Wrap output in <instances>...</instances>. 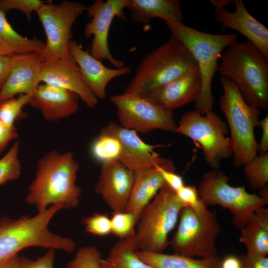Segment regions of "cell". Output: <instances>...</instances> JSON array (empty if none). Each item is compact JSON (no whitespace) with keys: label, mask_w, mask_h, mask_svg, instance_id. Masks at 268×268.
<instances>
[{"label":"cell","mask_w":268,"mask_h":268,"mask_svg":"<svg viewBox=\"0 0 268 268\" xmlns=\"http://www.w3.org/2000/svg\"><path fill=\"white\" fill-rule=\"evenodd\" d=\"M232 0H211L210 2L215 8L226 7L231 2Z\"/></svg>","instance_id":"45"},{"label":"cell","mask_w":268,"mask_h":268,"mask_svg":"<svg viewBox=\"0 0 268 268\" xmlns=\"http://www.w3.org/2000/svg\"><path fill=\"white\" fill-rule=\"evenodd\" d=\"M126 0H96L86 10L91 20L85 25L84 35L87 39L93 36L89 54L98 60H107L116 68L124 67L125 63L116 59L110 51L109 31L115 17L126 20Z\"/></svg>","instance_id":"13"},{"label":"cell","mask_w":268,"mask_h":268,"mask_svg":"<svg viewBox=\"0 0 268 268\" xmlns=\"http://www.w3.org/2000/svg\"><path fill=\"white\" fill-rule=\"evenodd\" d=\"M100 134L111 135L119 140L122 150L118 161L134 172L157 166L175 172L173 161L161 157L154 150L157 146L143 142L134 130L111 122L101 130Z\"/></svg>","instance_id":"14"},{"label":"cell","mask_w":268,"mask_h":268,"mask_svg":"<svg viewBox=\"0 0 268 268\" xmlns=\"http://www.w3.org/2000/svg\"><path fill=\"white\" fill-rule=\"evenodd\" d=\"M199 143L206 163L217 169L222 160L233 155L227 124L212 110L201 115L195 110L184 114L177 124L176 132Z\"/></svg>","instance_id":"11"},{"label":"cell","mask_w":268,"mask_h":268,"mask_svg":"<svg viewBox=\"0 0 268 268\" xmlns=\"http://www.w3.org/2000/svg\"><path fill=\"white\" fill-rule=\"evenodd\" d=\"M86 9L87 6L79 2L64 0L55 4L48 0L36 11L47 37L45 46L39 53L43 62L71 57L68 49L71 28Z\"/></svg>","instance_id":"10"},{"label":"cell","mask_w":268,"mask_h":268,"mask_svg":"<svg viewBox=\"0 0 268 268\" xmlns=\"http://www.w3.org/2000/svg\"><path fill=\"white\" fill-rule=\"evenodd\" d=\"M221 76L232 81L247 103L268 107V58L252 43L236 42L221 55Z\"/></svg>","instance_id":"4"},{"label":"cell","mask_w":268,"mask_h":268,"mask_svg":"<svg viewBox=\"0 0 268 268\" xmlns=\"http://www.w3.org/2000/svg\"><path fill=\"white\" fill-rule=\"evenodd\" d=\"M8 76L0 90V104L17 94H32L40 82L43 61L39 53L10 56Z\"/></svg>","instance_id":"17"},{"label":"cell","mask_w":268,"mask_h":268,"mask_svg":"<svg viewBox=\"0 0 268 268\" xmlns=\"http://www.w3.org/2000/svg\"><path fill=\"white\" fill-rule=\"evenodd\" d=\"M179 223L170 245L175 254L196 258L217 256L215 242L220 227L215 211L205 205L199 209L182 208Z\"/></svg>","instance_id":"8"},{"label":"cell","mask_w":268,"mask_h":268,"mask_svg":"<svg viewBox=\"0 0 268 268\" xmlns=\"http://www.w3.org/2000/svg\"><path fill=\"white\" fill-rule=\"evenodd\" d=\"M134 181V172L118 160L102 163L95 192L113 212L125 211Z\"/></svg>","instance_id":"15"},{"label":"cell","mask_w":268,"mask_h":268,"mask_svg":"<svg viewBox=\"0 0 268 268\" xmlns=\"http://www.w3.org/2000/svg\"><path fill=\"white\" fill-rule=\"evenodd\" d=\"M63 208L64 204L58 203L33 216L26 215L17 219H0V264L29 247L72 253L76 247L74 241L52 232L48 227L54 215Z\"/></svg>","instance_id":"2"},{"label":"cell","mask_w":268,"mask_h":268,"mask_svg":"<svg viewBox=\"0 0 268 268\" xmlns=\"http://www.w3.org/2000/svg\"><path fill=\"white\" fill-rule=\"evenodd\" d=\"M149 168L134 172V181L125 211L139 217L145 206L156 195L149 182Z\"/></svg>","instance_id":"27"},{"label":"cell","mask_w":268,"mask_h":268,"mask_svg":"<svg viewBox=\"0 0 268 268\" xmlns=\"http://www.w3.org/2000/svg\"><path fill=\"white\" fill-rule=\"evenodd\" d=\"M55 250L49 249L42 257L31 260L25 257H19V268H54Z\"/></svg>","instance_id":"37"},{"label":"cell","mask_w":268,"mask_h":268,"mask_svg":"<svg viewBox=\"0 0 268 268\" xmlns=\"http://www.w3.org/2000/svg\"><path fill=\"white\" fill-rule=\"evenodd\" d=\"M223 93L219 105L229 127L231 148L236 167L244 165L258 155L259 143L256 139L255 128L260 126V109L248 104L236 85L221 76Z\"/></svg>","instance_id":"6"},{"label":"cell","mask_w":268,"mask_h":268,"mask_svg":"<svg viewBox=\"0 0 268 268\" xmlns=\"http://www.w3.org/2000/svg\"><path fill=\"white\" fill-rule=\"evenodd\" d=\"M176 194L179 200L185 206L199 209L206 205L200 199L197 189L194 186L184 185L177 191Z\"/></svg>","instance_id":"36"},{"label":"cell","mask_w":268,"mask_h":268,"mask_svg":"<svg viewBox=\"0 0 268 268\" xmlns=\"http://www.w3.org/2000/svg\"><path fill=\"white\" fill-rule=\"evenodd\" d=\"M36 167L35 178L28 188V204L38 212L58 203H63L67 209L79 205L81 190L75 182L79 165L72 152L52 150L38 160Z\"/></svg>","instance_id":"1"},{"label":"cell","mask_w":268,"mask_h":268,"mask_svg":"<svg viewBox=\"0 0 268 268\" xmlns=\"http://www.w3.org/2000/svg\"><path fill=\"white\" fill-rule=\"evenodd\" d=\"M137 250L135 233L114 245L108 255L101 259V268H155L139 258Z\"/></svg>","instance_id":"25"},{"label":"cell","mask_w":268,"mask_h":268,"mask_svg":"<svg viewBox=\"0 0 268 268\" xmlns=\"http://www.w3.org/2000/svg\"><path fill=\"white\" fill-rule=\"evenodd\" d=\"M244 171L250 186L261 189L268 183V153L257 155L244 165Z\"/></svg>","instance_id":"28"},{"label":"cell","mask_w":268,"mask_h":268,"mask_svg":"<svg viewBox=\"0 0 268 268\" xmlns=\"http://www.w3.org/2000/svg\"><path fill=\"white\" fill-rule=\"evenodd\" d=\"M78 99L72 92L45 83L39 85L29 104L41 111L45 121L57 122L76 113Z\"/></svg>","instance_id":"21"},{"label":"cell","mask_w":268,"mask_h":268,"mask_svg":"<svg viewBox=\"0 0 268 268\" xmlns=\"http://www.w3.org/2000/svg\"><path fill=\"white\" fill-rule=\"evenodd\" d=\"M121 145L114 136L99 134L91 147L93 157L103 162L118 160L121 154Z\"/></svg>","instance_id":"29"},{"label":"cell","mask_w":268,"mask_h":268,"mask_svg":"<svg viewBox=\"0 0 268 268\" xmlns=\"http://www.w3.org/2000/svg\"><path fill=\"white\" fill-rule=\"evenodd\" d=\"M44 46L45 43L36 37L29 39L16 32L0 9V47L5 55L39 53Z\"/></svg>","instance_id":"26"},{"label":"cell","mask_w":268,"mask_h":268,"mask_svg":"<svg viewBox=\"0 0 268 268\" xmlns=\"http://www.w3.org/2000/svg\"><path fill=\"white\" fill-rule=\"evenodd\" d=\"M202 89L199 70L187 73L157 89L144 98L165 110L172 111L196 101Z\"/></svg>","instance_id":"20"},{"label":"cell","mask_w":268,"mask_h":268,"mask_svg":"<svg viewBox=\"0 0 268 268\" xmlns=\"http://www.w3.org/2000/svg\"><path fill=\"white\" fill-rule=\"evenodd\" d=\"M10 67V56L0 54V90L8 76Z\"/></svg>","instance_id":"42"},{"label":"cell","mask_w":268,"mask_h":268,"mask_svg":"<svg viewBox=\"0 0 268 268\" xmlns=\"http://www.w3.org/2000/svg\"><path fill=\"white\" fill-rule=\"evenodd\" d=\"M32 94H19L0 104V120L10 128L15 127V122L25 116L23 107L29 104Z\"/></svg>","instance_id":"30"},{"label":"cell","mask_w":268,"mask_h":268,"mask_svg":"<svg viewBox=\"0 0 268 268\" xmlns=\"http://www.w3.org/2000/svg\"><path fill=\"white\" fill-rule=\"evenodd\" d=\"M40 81L74 93L89 107L94 108L97 104L98 99L87 85L72 56L43 62Z\"/></svg>","instance_id":"16"},{"label":"cell","mask_w":268,"mask_h":268,"mask_svg":"<svg viewBox=\"0 0 268 268\" xmlns=\"http://www.w3.org/2000/svg\"><path fill=\"white\" fill-rule=\"evenodd\" d=\"M139 217L135 214L126 211L113 212L110 218L111 234L120 239L128 238L135 233V226Z\"/></svg>","instance_id":"32"},{"label":"cell","mask_w":268,"mask_h":268,"mask_svg":"<svg viewBox=\"0 0 268 268\" xmlns=\"http://www.w3.org/2000/svg\"><path fill=\"white\" fill-rule=\"evenodd\" d=\"M68 49L87 85L97 99H103L106 97V87L111 80L131 71L129 67L116 68L106 67L88 51L82 49L75 41H70Z\"/></svg>","instance_id":"19"},{"label":"cell","mask_w":268,"mask_h":268,"mask_svg":"<svg viewBox=\"0 0 268 268\" xmlns=\"http://www.w3.org/2000/svg\"><path fill=\"white\" fill-rule=\"evenodd\" d=\"M101 253L95 246H86L78 249L67 268H101Z\"/></svg>","instance_id":"33"},{"label":"cell","mask_w":268,"mask_h":268,"mask_svg":"<svg viewBox=\"0 0 268 268\" xmlns=\"http://www.w3.org/2000/svg\"><path fill=\"white\" fill-rule=\"evenodd\" d=\"M220 268H243L241 260L233 255H229L221 260Z\"/></svg>","instance_id":"43"},{"label":"cell","mask_w":268,"mask_h":268,"mask_svg":"<svg viewBox=\"0 0 268 268\" xmlns=\"http://www.w3.org/2000/svg\"><path fill=\"white\" fill-rule=\"evenodd\" d=\"M19 149L20 142L16 141L0 159V186L19 177L21 171L18 158Z\"/></svg>","instance_id":"31"},{"label":"cell","mask_w":268,"mask_h":268,"mask_svg":"<svg viewBox=\"0 0 268 268\" xmlns=\"http://www.w3.org/2000/svg\"><path fill=\"white\" fill-rule=\"evenodd\" d=\"M82 223L85 231L91 234L104 236L111 234V220L107 214L95 212L83 218Z\"/></svg>","instance_id":"34"},{"label":"cell","mask_w":268,"mask_h":268,"mask_svg":"<svg viewBox=\"0 0 268 268\" xmlns=\"http://www.w3.org/2000/svg\"><path fill=\"white\" fill-rule=\"evenodd\" d=\"M197 70L198 65L192 53L171 35L165 43L140 61L124 93L144 98L171 81Z\"/></svg>","instance_id":"3"},{"label":"cell","mask_w":268,"mask_h":268,"mask_svg":"<svg viewBox=\"0 0 268 268\" xmlns=\"http://www.w3.org/2000/svg\"><path fill=\"white\" fill-rule=\"evenodd\" d=\"M239 241L246 248L247 254L267 256L268 254V209L262 207L254 213L241 229Z\"/></svg>","instance_id":"23"},{"label":"cell","mask_w":268,"mask_h":268,"mask_svg":"<svg viewBox=\"0 0 268 268\" xmlns=\"http://www.w3.org/2000/svg\"><path fill=\"white\" fill-rule=\"evenodd\" d=\"M19 256L16 255L0 264V268H19Z\"/></svg>","instance_id":"44"},{"label":"cell","mask_w":268,"mask_h":268,"mask_svg":"<svg viewBox=\"0 0 268 268\" xmlns=\"http://www.w3.org/2000/svg\"><path fill=\"white\" fill-rule=\"evenodd\" d=\"M185 206L166 183L144 208L137 222L135 238L138 250L161 253L170 245L168 235Z\"/></svg>","instance_id":"7"},{"label":"cell","mask_w":268,"mask_h":268,"mask_svg":"<svg viewBox=\"0 0 268 268\" xmlns=\"http://www.w3.org/2000/svg\"><path fill=\"white\" fill-rule=\"evenodd\" d=\"M18 136L15 127H9L0 120V154L3 152L9 142Z\"/></svg>","instance_id":"40"},{"label":"cell","mask_w":268,"mask_h":268,"mask_svg":"<svg viewBox=\"0 0 268 268\" xmlns=\"http://www.w3.org/2000/svg\"><path fill=\"white\" fill-rule=\"evenodd\" d=\"M171 35L181 42L197 62L202 82L201 94L195 101L196 110L204 115L212 110L214 98L211 91L213 75L218 69V61L222 52L237 42L235 34L205 33L189 27L182 22H165Z\"/></svg>","instance_id":"5"},{"label":"cell","mask_w":268,"mask_h":268,"mask_svg":"<svg viewBox=\"0 0 268 268\" xmlns=\"http://www.w3.org/2000/svg\"><path fill=\"white\" fill-rule=\"evenodd\" d=\"M110 99L116 107L120 125L124 128L141 133L154 130L176 132L177 124L172 111L125 93L112 96Z\"/></svg>","instance_id":"12"},{"label":"cell","mask_w":268,"mask_h":268,"mask_svg":"<svg viewBox=\"0 0 268 268\" xmlns=\"http://www.w3.org/2000/svg\"><path fill=\"white\" fill-rule=\"evenodd\" d=\"M126 8L131 11L133 20L147 24L153 18L165 22H182L181 3L178 0H126Z\"/></svg>","instance_id":"22"},{"label":"cell","mask_w":268,"mask_h":268,"mask_svg":"<svg viewBox=\"0 0 268 268\" xmlns=\"http://www.w3.org/2000/svg\"><path fill=\"white\" fill-rule=\"evenodd\" d=\"M260 126L262 129V135L259 143L258 152L260 155L264 154L268 150V116H267L260 121Z\"/></svg>","instance_id":"41"},{"label":"cell","mask_w":268,"mask_h":268,"mask_svg":"<svg viewBox=\"0 0 268 268\" xmlns=\"http://www.w3.org/2000/svg\"><path fill=\"white\" fill-rule=\"evenodd\" d=\"M235 6L234 12L226 7L215 8L216 20L221 30H234L246 37L268 58V29L249 12L242 0H233Z\"/></svg>","instance_id":"18"},{"label":"cell","mask_w":268,"mask_h":268,"mask_svg":"<svg viewBox=\"0 0 268 268\" xmlns=\"http://www.w3.org/2000/svg\"><path fill=\"white\" fill-rule=\"evenodd\" d=\"M157 168L165 183L175 192L184 186L182 176L159 166H157Z\"/></svg>","instance_id":"39"},{"label":"cell","mask_w":268,"mask_h":268,"mask_svg":"<svg viewBox=\"0 0 268 268\" xmlns=\"http://www.w3.org/2000/svg\"><path fill=\"white\" fill-rule=\"evenodd\" d=\"M0 54L5 55L2 50L0 47Z\"/></svg>","instance_id":"46"},{"label":"cell","mask_w":268,"mask_h":268,"mask_svg":"<svg viewBox=\"0 0 268 268\" xmlns=\"http://www.w3.org/2000/svg\"><path fill=\"white\" fill-rule=\"evenodd\" d=\"M136 256L155 268H220L222 259L216 256L196 258L177 254L155 253L137 250Z\"/></svg>","instance_id":"24"},{"label":"cell","mask_w":268,"mask_h":268,"mask_svg":"<svg viewBox=\"0 0 268 268\" xmlns=\"http://www.w3.org/2000/svg\"><path fill=\"white\" fill-rule=\"evenodd\" d=\"M48 1V0H47ZM47 1L40 0H0V9L5 13L11 9H17L22 12L30 21L31 14L36 11Z\"/></svg>","instance_id":"35"},{"label":"cell","mask_w":268,"mask_h":268,"mask_svg":"<svg viewBox=\"0 0 268 268\" xmlns=\"http://www.w3.org/2000/svg\"><path fill=\"white\" fill-rule=\"evenodd\" d=\"M243 268H268L267 256L243 254L240 257Z\"/></svg>","instance_id":"38"},{"label":"cell","mask_w":268,"mask_h":268,"mask_svg":"<svg viewBox=\"0 0 268 268\" xmlns=\"http://www.w3.org/2000/svg\"><path fill=\"white\" fill-rule=\"evenodd\" d=\"M198 195L206 205L217 204L228 209L233 215V226L242 229L259 208L268 203V199L247 192L244 186L228 184V178L218 169L205 173L197 189Z\"/></svg>","instance_id":"9"}]
</instances>
